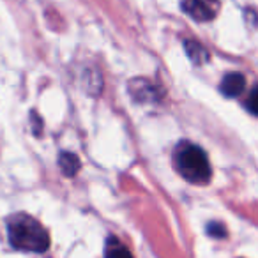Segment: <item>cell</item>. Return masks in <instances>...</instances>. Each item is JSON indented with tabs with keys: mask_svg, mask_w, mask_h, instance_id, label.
<instances>
[{
	"mask_svg": "<svg viewBox=\"0 0 258 258\" xmlns=\"http://www.w3.org/2000/svg\"><path fill=\"white\" fill-rule=\"evenodd\" d=\"M8 235L13 247L30 253H44L50 247L46 228L29 214H15L8 219Z\"/></svg>",
	"mask_w": 258,
	"mask_h": 258,
	"instance_id": "cell-1",
	"label": "cell"
},
{
	"mask_svg": "<svg viewBox=\"0 0 258 258\" xmlns=\"http://www.w3.org/2000/svg\"><path fill=\"white\" fill-rule=\"evenodd\" d=\"M173 163L180 175L193 184H207L211 180V163L204 149L189 142H180L173 152Z\"/></svg>",
	"mask_w": 258,
	"mask_h": 258,
	"instance_id": "cell-2",
	"label": "cell"
},
{
	"mask_svg": "<svg viewBox=\"0 0 258 258\" xmlns=\"http://www.w3.org/2000/svg\"><path fill=\"white\" fill-rule=\"evenodd\" d=\"M219 0H182V9L197 22H211L218 16Z\"/></svg>",
	"mask_w": 258,
	"mask_h": 258,
	"instance_id": "cell-3",
	"label": "cell"
},
{
	"mask_svg": "<svg viewBox=\"0 0 258 258\" xmlns=\"http://www.w3.org/2000/svg\"><path fill=\"white\" fill-rule=\"evenodd\" d=\"M161 90L163 89H159L158 85H154V83L144 78L129 82V92L137 101H156L161 96Z\"/></svg>",
	"mask_w": 258,
	"mask_h": 258,
	"instance_id": "cell-4",
	"label": "cell"
},
{
	"mask_svg": "<svg viewBox=\"0 0 258 258\" xmlns=\"http://www.w3.org/2000/svg\"><path fill=\"white\" fill-rule=\"evenodd\" d=\"M219 89H221V92L225 94V96L235 97V96H239V94H242L244 89H246V78H244V75H240V73H228V75L223 78Z\"/></svg>",
	"mask_w": 258,
	"mask_h": 258,
	"instance_id": "cell-5",
	"label": "cell"
},
{
	"mask_svg": "<svg viewBox=\"0 0 258 258\" xmlns=\"http://www.w3.org/2000/svg\"><path fill=\"white\" fill-rule=\"evenodd\" d=\"M104 258H133V254L120 240L110 237L106 240V246H104Z\"/></svg>",
	"mask_w": 258,
	"mask_h": 258,
	"instance_id": "cell-6",
	"label": "cell"
},
{
	"mask_svg": "<svg viewBox=\"0 0 258 258\" xmlns=\"http://www.w3.org/2000/svg\"><path fill=\"white\" fill-rule=\"evenodd\" d=\"M58 166L66 177H75L80 170V159L73 152H62L58 158Z\"/></svg>",
	"mask_w": 258,
	"mask_h": 258,
	"instance_id": "cell-7",
	"label": "cell"
},
{
	"mask_svg": "<svg viewBox=\"0 0 258 258\" xmlns=\"http://www.w3.org/2000/svg\"><path fill=\"white\" fill-rule=\"evenodd\" d=\"M184 48H186V53L195 64H205L209 60V51L202 46L197 41H186L184 43Z\"/></svg>",
	"mask_w": 258,
	"mask_h": 258,
	"instance_id": "cell-8",
	"label": "cell"
},
{
	"mask_svg": "<svg viewBox=\"0 0 258 258\" xmlns=\"http://www.w3.org/2000/svg\"><path fill=\"white\" fill-rule=\"evenodd\" d=\"M246 108L249 113H253L258 117V85H254L253 89L249 90V94H247Z\"/></svg>",
	"mask_w": 258,
	"mask_h": 258,
	"instance_id": "cell-9",
	"label": "cell"
},
{
	"mask_svg": "<svg viewBox=\"0 0 258 258\" xmlns=\"http://www.w3.org/2000/svg\"><path fill=\"white\" fill-rule=\"evenodd\" d=\"M207 233L211 237H218V239H223V237H226V228L225 225H221V223H209L207 225Z\"/></svg>",
	"mask_w": 258,
	"mask_h": 258,
	"instance_id": "cell-10",
	"label": "cell"
}]
</instances>
